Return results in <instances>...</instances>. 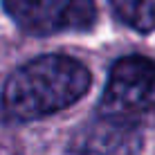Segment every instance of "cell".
Masks as SVG:
<instances>
[{
	"mask_svg": "<svg viewBox=\"0 0 155 155\" xmlns=\"http://www.w3.org/2000/svg\"><path fill=\"white\" fill-rule=\"evenodd\" d=\"M90 83L92 77L81 61L65 54H45L20 65L7 79L0 108L12 121H36L77 104Z\"/></svg>",
	"mask_w": 155,
	"mask_h": 155,
	"instance_id": "1",
	"label": "cell"
},
{
	"mask_svg": "<svg viewBox=\"0 0 155 155\" xmlns=\"http://www.w3.org/2000/svg\"><path fill=\"white\" fill-rule=\"evenodd\" d=\"M155 110V61L124 56L113 65L99 104V115L137 119Z\"/></svg>",
	"mask_w": 155,
	"mask_h": 155,
	"instance_id": "2",
	"label": "cell"
},
{
	"mask_svg": "<svg viewBox=\"0 0 155 155\" xmlns=\"http://www.w3.org/2000/svg\"><path fill=\"white\" fill-rule=\"evenodd\" d=\"M2 7L20 29L34 36L88 31L97 20L94 0H2Z\"/></svg>",
	"mask_w": 155,
	"mask_h": 155,
	"instance_id": "3",
	"label": "cell"
},
{
	"mask_svg": "<svg viewBox=\"0 0 155 155\" xmlns=\"http://www.w3.org/2000/svg\"><path fill=\"white\" fill-rule=\"evenodd\" d=\"M142 126L137 119L99 115L88 126L81 142V155H140Z\"/></svg>",
	"mask_w": 155,
	"mask_h": 155,
	"instance_id": "4",
	"label": "cell"
},
{
	"mask_svg": "<svg viewBox=\"0 0 155 155\" xmlns=\"http://www.w3.org/2000/svg\"><path fill=\"white\" fill-rule=\"evenodd\" d=\"M110 9L126 27L151 34L155 31V0H108Z\"/></svg>",
	"mask_w": 155,
	"mask_h": 155,
	"instance_id": "5",
	"label": "cell"
}]
</instances>
